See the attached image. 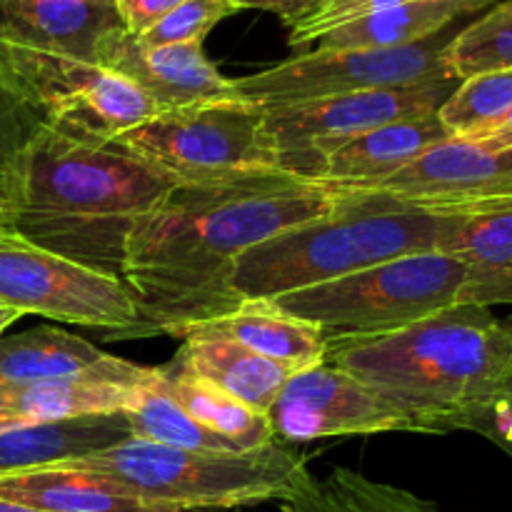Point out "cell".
I'll list each match as a JSON object with an SVG mask.
<instances>
[{"label":"cell","instance_id":"cell-40","mask_svg":"<svg viewBox=\"0 0 512 512\" xmlns=\"http://www.w3.org/2000/svg\"><path fill=\"white\" fill-rule=\"evenodd\" d=\"M5 230V225H3V203H0V233H3Z\"/></svg>","mask_w":512,"mask_h":512},{"label":"cell","instance_id":"cell-31","mask_svg":"<svg viewBox=\"0 0 512 512\" xmlns=\"http://www.w3.org/2000/svg\"><path fill=\"white\" fill-rule=\"evenodd\" d=\"M403 3H413V0H320L303 20L290 25L288 43L293 48H308V45L318 43L325 33L350 23V20L380 13V10L395 8V5Z\"/></svg>","mask_w":512,"mask_h":512},{"label":"cell","instance_id":"cell-38","mask_svg":"<svg viewBox=\"0 0 512 512\" xmlns=\"http://www.w3.org/2000/svg\"><path fill=\"white\" fill-rule=\"evenodd\" d=\"M18 318H23V313H20V310L8 308V305H0V335H3L5 328H10V325H13Z\"/></svg>","mask_w":512,"mask_h":512},{"label":"cell","instance_id":"cell-32","mask_svg":"<svg viewBox=\"0 0 512 512\" xmlns=\"http://www.w3.org/2000/svg\"><path fill=\"white\" fill-rule=\"evenodd\" d=\"M463 430L480 433L512 458V368L495 393L465 418Z\"/></svg>","mask_w":512,"mask_h":512},{"label":"cell","instance_id":"cell-33","mask_svg":"<svg viewBox=\"0 0 512 512\" xmlns=\"http://www.w3.org/2000/svg\"><path fill=\"white\" fill-rule=\"evenodd\" d=\"M40 118L28 100L0 75V168L28 140Z\"/></svg>","mask_w":512,"mask_h":512},{"label":"cell","instance_id":"cell-15","mask_svg":"<svg viewBox=\"0 0 512 512\" xmlns=\"http://www.w3.org/2000/svg\"><path fill=\"white\" fill-rule=\"evenodd\" d=\"M95 63L130 80L158 113L235 98L233 78L210 63L203 45H143L123 28L105 40Z\"/></svg>","mask_w":512,"mask_h":512},{"label":"cell","instance_id":"cell-39","mask_svg":"<svg viewBox=\"0 0 512 512\" xmlns=\"http://www.w3.org/2000/svg\"><path fill=\"white\" fill-rule=\"evenodd\" d=\"M0 512H45V510L30 508V505H23V503H15V500L0 498Z\"/></svg>","mask_w":512,"mask_h":512},{"label":"cell","instance_id":"cell-37","mask_svg":"<svg viewBox=\"0 0 512 512\" xmlns=\"http://www.w3.org/2000/svg\"><path fill=\"white\" fill-rule=\"evenodd\" d=\"M13 428V418H10V388L0 383V430Z\"/></svg>","mask_w":512,"mask_h":512},{"label":"cell","instance_id":"cell-21","mask_svg":"<svg viewBox=\"0 0 512 512\" xmlns=\"http://www.w3.org/2000/svg\"><path fill=\"white\" fill-rule=\"evenodd\" d=\"M0 498L45 512H215L148 500L95 475L60 468L5 475Z\"/></svg>","mask_w":512,"mask_h":512},{"label":"cell","instance_id":"cell-30","mask_svg":"<svg viewBox=\"0 0 512 512\" xmlns=\"http://www.w3.org/2000/svg\"><path fill=\"white\" fill-rule=\"evenodd\" d=\"M233 13L238 8L230 0H183L138 40L143 45H203L205 35Z\"/></svg>","mask_w":512,"mask_h":512},{"label":"cell","instance_id":"cell-20","mask_svg":"<svg viewBox=\"0 0 512 512\" xmlns=\"http://www.w3.org/2000/svg\"><path fill=\"white\" fill-rule=\"evenodd\" d=\"M133 438L123 413L0 430V478L43 470Z\"/></svg>","mask_w":512,"mask_h":512},{"label":"cell","instance_id":"cell-24","mask_svg":"<svg viewBox=\"0 0 512 512\" xmlns=\"http://www.w3.org/2000/svg\"><path fill=\"white\" fill-rule=\"evenodd\" d=\"M153 385L163 390L170 400H175L195 423H200L220 438L230 440L240 450H258L275 443L268 415L245 408L243 403L228 398L205 380L193 378V375L183 373L173 365H163V368H158V378Z\"/></svg>","mask_w":512,"mask_h":512},{"label":"cell","instance_id":"cell-11","mask_svg":"<svg viewBox=\"0 0 512 512\" xmlns=\"http://www.w3.org/2000/svg\"><path fill=\"white\" fill-rule=\"evenodd\" d=\"M0 305L58 323L138 335L140 315L118 275L88 268L38 248L13 233H0Z\"/></svg>","mask_w":512,"mask_h":512},{"label":"cell","instance_id":"cell-10","mask_svg":"<svg viewBox=\"0 0 512 512\" xmlns=\"http://www.w3.org/2000/svg\"><path fill=\"white\" fill-rule=\"evenodd\" d=\"M453 35L438 33L423 43L390 50H310L258 73L233 80L235 98L255 105H288L335 98L363 90L398 88L455 78L445 48ZM460 80V78H458Z\"/></svg>","mask_w":512,"mask_h":512},{"label":"cell","instance_id":"cell-5","mask_svg":"<svg viewBox=\"0 0 512 512\" xmlns=\"http://www.w3.org/2000/svg\"><path fill=\"white\" fill-rule=\"evenodd\" d=\"M50 468L95 475L148 500L215 512L288 503L315 483L308 460L280 443L245 453H203L128 438Z\"/></svg>","mask_w":512,"mask_h":512},{"label":"cell","instance_id":"cell-42","mask_svg":"<svg viewBox=\"0 0 512 512\" xmlns=\"http://www.w3.org/2000/svg\"><path fill=\"white\" fill-rule=\"evenodd\" d=\"M510 293H512V273H510Z\"/></svg>","mask_w":512,"mask_h":512},{"label":"cell","instance_id":"cell-16","mask_svg":"<svg viewBox=\"0 0 512 512\" xmlns=\"http://www.w3.org/2000/svg\"><path fill=\"white\" fill-rule=\"evenodd\" d=\"M123 30L113 3L95 0H0V40L98 60L100 48Z\"/></svg>","mask_w":512,"mask_h":512},{"label":"cell","instance_id":"cell-35","mask_svg":"<svg viewBox=\"0 0 512 512\" xmlns=\"http://www.w3.org/2000/svg\"><path fill=\"white\" fill-rule=\"evenodd\" d=\"M238 10H268L275 13L285 25H295L303 20L320 0H230Z\"/></svg>","mask_w":512,"mask_h":512},{"label":"cell","instance_id":"cell-25","mask_svg":"<svg viewBox=\"0 0 512 512\" xmlns=\"http://www.w3.org/2000/svg\"><path fill=\"white\" fill-rule=\"evenodd\" d=\"M140 388L110 383H45L10 388V418L15 425L63 423V420L98 418L128 413Z\"/></svg>","mask_w":512,"mask_h":512},{"label":"cell","instance_id":"cell-1","mask_svg":"<svg viewBox=\"0 0 512 512\" xmlns=\"http://www.w3.org/2000/svg\"><path fill=\"white\" fill-rule=\"evenodd\" d=\"M340 188L283 170L173 185L125 243L120 278L140 315V338L228 315L243 303L233 270L255 245L333 213Z\"/></svg>","mask_w":512,"mask_h":512},{"label":"cell","instance_id":"cell-8","mask_svg":"<svg viewBox=\"0 0 512 512\" xmlns=\"http://www.w3.org/2000/svg\"><path fill=\"white\" fill-rule=\"evenodd\" d=\"M0 75L40 123L83 143L108 145L158 113L130 80L98 63L0 40Z\"/></svg>","mask_w":512,"mask_h":512},{"label":"cell","instance_id":"cell-13","mask_svg":"<svg viewBox=\"0 0 512 512\" xmlns=\"http://www.w3.org/2000/svg\"><path fill=\"white\" fill-rule=\"evenodd\" d=\"M365 190L383 203L423 210H465L512 198V145L493 148L450 138Z\"/></svg>","mask_w":512,"mask_h":512},{"label":"cell","instance_id":"cell-28","mask_svg":"<svg viewBox=\"0 0 512 512\" xmlns=\"http://www.w3.org/2000/svg\"><path fill=\"white\" fill-rule=\"evenodd\" d=\"M512 115V68L490 70L460 80L440 105L438 118L450 138L478 140Z\"/></svg>","mask_w":512,"mask_h":512},{"label":"cell","instance_id":"cell-2","mask_svg":"<svg viewBox=\"0 0 512 512\" xmlns=\"http://www.w3.org/2000/svg\"><path fill=\"white\" fill-rule=\"evenodd\" d=\"M173 188L120 145H95L38 123L0 168L5 233L118 275L135 223Z\"/></svg>","mask_w":512,"mask_h":512},{"label":"cell","instance_id":"cell-41","mask_svg":"<svg viewBox=\"0 0 512 512\" xmlns=\"http://www.w3.org/2000/svg\"><path fill=\"white\" fill-rule=\"evenodd\" d=\"M95 3H113V0H95Z\"/></svg>","mask_w":512,"mask_h":512},{"label":"cell","instance_id":"cell-6","mask_svg":"<svg viewBox=\"0 0 512 512\" xmlns=\"http://www.w3.org/2000/svg\"><path fill=\"white\" fill-rule=\"evenodd\" d=\"M470 273L448 253H420L358 270L270 303L315 325L325 343L380 338L465 303Z\"/></svg>","mask_w":512,"mask_h":512},{"label":"cell","instance_id":"cell-17","mask_svg":"<svg viewBox=\"0 0 512 512\" xmlns=\"http://www.w3.org/2000/svg\"><path fill=\"white\" fill-rule=\"evenodd\" d=\"M170 338H225L245 345L253 353L300 373L325 360L323 333L305 320L293 318L270 300H243L233 313L205 323L185 325L168 333Z\"/></svg>","mask_w":512,"mask_h":512},{"label":"cell","instance_id":"cell-9","mask_svg":"<svg viewBox=\"0 0 512 512\" xmlns=\"http://www.w3.org/2000/svg\"><path fill=\"white\" fill-rule=\"evenodd\" d=\"M460 80H428L398 88L363 90L335 98L263 108V133L275 168L318 180L325 160L358 135L403 118L438 113Z\"/></svg>","mask_w":512,"mask_h":512},{"label":"cell","instance_id":"cell-7","mask_svg":"<svg viewBox=\"0 0 512 512\" xmlns=\"http://www.w3.org/2000/svg\"><path fill=\"white\" fill-rule=\"evenodd\" d=\"M173 185L208 183L275 168L263 133V105L208 100L155 113L113 140Z\"/></svg>","mask_w":512,"mask_h":512},{"label":"cell","instance_id":"cell-18","mask_svg":"<svg viewBox=\"0 0 512 512\" xmlns=\"http://www.w3.org/2000/svg\"><path fill=\"white\" fill-rule=\"evenodd\" d=\"M445 140L450 135L438 113L385 123L335 150L320 168L318 180L335 188H370L393 178Z\"/></svg>","mask_w":512,"mask_h":512},{"label":"cell","instance_id":"cell-22","mask_svg":"<svg viewBox=\"0 0 512 512\" xmlns=\"http://www.w3.org/2000/svg\"><path fill=\"white\" fill-rule=\"evenodd\" d=\"M495 0H413L330 30L315 50H390L423 43L465 15H475Z\"/></svg>","mask_w":512,"mask_h":512},{"label":"cell","instance_id":"cell-19","mask_svg":"<svg viewBox=\"0 0 512 512\" xmlns=\"http://www.w3.org/2000/svg\"><path fill=\"white\" fill-rule=\"evenodd\" d=\"M173 368L205 380L245 408L268 415L295 370L225 338H185Z\"/></svg>","mask_w":512,"mask_h":512},{"label":"cell","instance_id":"cell-26","mask_svg":"<svg viewBox=\"0 0 512 512\" xmlns=\"http://www.w3.org/2000/svg\"><path fill=\"white\" fill-rule=\"evenodd\" d=\"M283 512H430L433 505L393 485H380L353 470L338 468L328 480H315L303 495L288 500Z\"/></svg>","mask_w":512,"mask_h":512},{"label":"cell","instance_id":"cell-27","mask_svg":"<svg viewBox=\"0 0 512 512\" xmlns=\"http://www.w3.org/2000/svg\"><path fill=\"white\" fill-rule=\"evenodd\" d=\"M123 415L128 420L130 435L138 440H150L170 448L203 450V453H245L235 443L195 423L175 400H170L155 385L140 388L135 405Z\"/></svg>","mask_w":512,"mask_h":512},{"label":"cell","instance_id":"cell-36","mask_svg":"<svg viewBox=\"0 0 512 512\" xmlns=\"http://www.w3.org/2000/svg\"><path fill=\"white\" fill-rule=\"evenodd\" d=\"M478 143L493 145V148H505V145H512V115L508 120H503L498 128H493L490 133L480 135Z\"/></svg>","mask_w":512,"mask_h":512},{"label":"cell","instance_id":"cell-29","mask_svg":"<svg viewBox=\"0 0 512 512\" xmlns=\"http://www.w3.org/2000/svg\"><path fill=\"white\" fill-rule=\"evenodd\" d=\"M455 78L512 68V0L498 3L483 18L465 25L445 48Z\"/></svg>","mask_w":512,"mask_h":512},{"label":"cell","instance_id":"cell-23","mask_svg":"<svg viewBox=\"0 0 512 512\" xmlns=\"http://www.w3.org/2000/svg\"><path fill=\"white\" fill-rule=\"evenodd\" d=\"M445 253L468 265L470 285L465 303H512V198L475 205Z\"/></svg>","mask_w":512,"mask_h":512},{"label":"cell","instance_id":"cell-3","mask_svg":"<svg viewBox=\"0 0 512 512\" xmlns=\"http://www.w3.org/2000/svg\"><path fill=\"white\" fill-rule=\"evenodd\" d=\"M325 363L363 380L413 433L463 430L512 368V328L490 308L460 303L380 338L328 343Z\"/></svg>","mask_w":512,"mask_h":512},{"label":"cell","instance_id":"cell-4","mask_svg":"<svg viewBox=\"0 0 512 512\" xmlns=\"http://www.w3.org/2000/svg\"><path fill=\"white\" fill-rule=\"evenodd\" d=\"M340 193L343 200L333 213L240 255L235 293L243 300H275L405 255L445 253L468 218V210L400 208L365 190Z\"/></svg>","mask_w":512,"mask_h":512},{"label":"cell","instance_id":"cell-34","mask_svg":"<svg viewBox=\"0 0 512 512\" xmlns=\"http://www.w3.org/2000/svg\"><path fill=\"white\" fill-rule=\"evenodd\" d=\"M178 3H183V0H113L115 13L123 23L125 33L135 35V38L153 28Z\"/></svg>","mask_w":512,"mask_h":512},{"label":"cell","instance_id":"cell-12","mask_svg":"<svg viewBox=\"0 0 512 512\" xmlns=\"http://www.w3.org/2000/svg\"><path fill=\"white\" fill-rule=\"evenodd\" d=\"M275 443H310L348 435L413 433L388 400L355 375L330 363L300 370L283 388L268 413Z\"/></svg>","mask_w":512,"mask_h":512},{"label":"cell","instance_id":"cell-14","mask_svg":"<svg viewBox=\"0 0 512 512\" xmlns=\"http://www.w3.org/2000/svg\"><path fill=\"white\" fill-rule=\"evenodd\" d=\"M158 368L130 363L110 355L85 338L53 325L0 338V383L30 388L45 383H110L123 388H148Z\"/></svg>","mask_w":512,"mask_h":512}]
</instances>
